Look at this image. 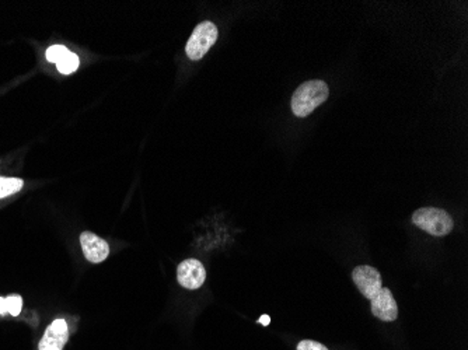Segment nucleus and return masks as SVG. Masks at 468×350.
Returning a JSON list of instances; mask_svg holds the SVG:
<instances>
[{"mask_svg":"<svg viewBox=\"0 0 468 350\" xmlns=\"http://www.w3.org/2000/svg\"><path fill=\"white\" fill-rule=\"evenodd\" d=\"M352 279L359 292L369 300H372L383 289L381 275L373 266L362 265L355 268L352 272Z\"/></svg>","mask_w":468,"mask_h":350,"instance_id":"nucleus-4","label":"nucleus"},{"mask_svg":"<svg viewBox=\"0 0 468 350\" xmlns=\"http://www.w3.org/2000/svg\"><path fill=\"white\" fill-rule=\"evenodd\" d=\"M8 311H6V304H5V299L3 297H0V315H6Z\"/></svg>","mask_w":468,"mask_h":350,"instance_id":"nucleus-14","label":"nucleus"},{"mask_svg":"<svg viewBox=\"0 0 468 350\" xmlns=\"http://www.w3.org/2000/svg\"><path fill=\"white\" fill-rule=\"evenodd\" d=\"M69 339V328L65 320H55L40 340V350H62Z\"/></svg>","mask_w":468,"mask_h":350,"instance_id":"nucleus-8","label":"nucleus"},{"mask_svg":"<svg viewBox=\"0 0 468 350\" xmlns=\"http://www.w3.org/2000/svg\"><path fill=\"white\" fill-rule=\"evenodd\" d=\"M298 350H328V349L315 340H302L298 345Z\"/></svg>","mask_w":468,"mask_h":350,"instance_id":"nucleus-13","label":"nucleus"},{"mask_svg":"<svg viewBox=\"0 0 468 350\" xmlns=\"http://www.w3.org/2000/svg\"><path fill=\"white\" fill-rule=\"evenodd\" d=\"M218 27L210 21L201 23L187 43L186 52L191 60L202 59L206 52L213 47V44L218 40Z\"/></svg>","mask_w":468,"mask_h":350,"instance_id":"nucleus-3","label":"nucleus"},{"mask_svg":"<svg viewBox=\"0 0 468 350\" xmlns=\"http://www.w3.org/2000/svg\"><path fill=\"white\" fill-rule=\"evenodd\" d=\"M5 304H6V311L8 314H10L12 317H17V315L21 312L23 308V299L17 294L9 296L5 299Z\"/></svg>","mask_w":468,"mask_h":350,"instance_id":"nucleus-11","label":"nucleus"},{"mask_svg":"<svg viewBox=\"0 0 468 350\" xmlns=\"http://www.w3.org/2000/svg\"><path fill=\"white\" fill-rule=\"evenodd\" d=\"M79 65H80L79 56L74 52H69L56 63V67L62 75H70V73L76 72Z\"/></svg>","mask_w":468,"mask_h":350,"instance_id":"nucleus-10","label":"nucleus"},{"mask_svg":"<svg viewBox=\"0 0 468 350\" xmlns=\"http://www.w3.org/2000/svg\"><path fill=\"white\" fill-rule=\"evenodd\" d=\"M330 95L327 83L321 80H310L298 87L292 97V111L296 117L304 118L311 114L317 107L326 101Z\"/></svg>","mask_w":468,"mask_h":350,"instance_id":"nucleus-1","label":"nucleus"},{"mask_svg":"<svg viewBox=\"0 0 468 350\" xmlns=\"http://www.w3.org/2000/svg\"><path fill=\"white\" fill-rule=\"evenodd\" d=\"M24 181L20 178H6L0 177V199L8 198L23 189Z\"/></svg>","mask_w":468,"mask_h":350,"instance_id":"nucleus-9","label":"nucleus"},{"mask_svg":"<svg viewBox=\"0 0 468 350\" xmlns=\"http://www.w3.org/2000/svg\"><path fill=\"white\" fill-rule=\"evenodd\" d=\"M70 51L63 47V45H54V47H49L48 51H47V60L51 62V63H58L66 54H69Z\"/></svg>","mask_w":468,"mask_h":350,"instance_id":"nucleus-12","label":"nucleus"},{"mask_svg":"<svg viewBox=\"0 0 468 350\" xmlns=\"http://www.w3.org/2000/svg\"><path fill=\"white\" fill-rule=\"evenodd\" d=\"M412 222L421 230L435 237L447 235L454 226L452 216L447 212H445L443 209L438 207L418 209L412 215Z\"/></svg>","mask_w":468,"mask_h":350,"instance_id":"nucleus-2","label":"nucleus"},{"mask_svg":"<svg viewBox=\"0 0 468 350\" xmlns=\"http://www.w3.org/2000/svg\"><path fill=\"white\" fill-rule=\"evenodd\" d=\"M177 279L178 283L183 288L197 290L205 283L206 272L202 262H199L198 259H187L178 265Z\"/></svg>","mask_w":468,"mask_h":350,"instance_id":"nucleus-5","label":"nucleus"},{"mask_svg":"<svg viewBox=\"0 0 468 350\" xmlns=\"http://www.w3.org/2000/svg\"><path fill=\"white\" fill-rule=\"evenodd\" d=\"M258 323H260V324H263V325H269V323H271V317H269V315H263V317L258 320Z\"/></svg>","mask_w":468,"mask_h":350,"instance_id":"nucleus-15","label":"nucleus"},{"mask_svg":"<svg viewBox=\"0 0 468 350\" xmlns=\"http://www.w3.org/2000/svg\"><path fill=\"white\" fill-rule=\"evenodd\" d=\"M372 312L376 318L391 323L399 317V307L390 289L383 288L372 300Z\"/></svg>","mask_w":468,"mask_h":350,"instance_id":"nucleus-6","label":"nucleus"},{"mask_svg":"<svg viewBox=\"0 0 468 350\" xmlns=\"http://www.w3.org/2000/svg\"><path fill=\"white\" fill-rule=\"evenodd\" d=\"M80 244H82V250H83L86 259L91 264L104 262L108 254H110V247H108L107 241L100 238L94 233H90V231L82 233Z\"/></svg>","mask_w":468,"mask_h":350,"instance_id":"nucleus-7","label":"nucleus"}]
</instances>
